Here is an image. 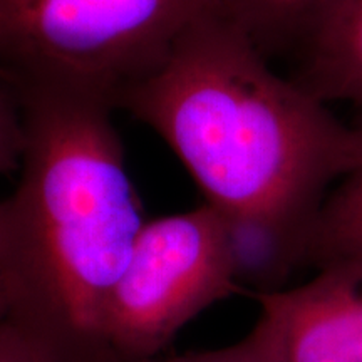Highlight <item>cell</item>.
<instances>
[{
  "mask_svg": "<svg viewBox=\"0 0 362 362\" xmlns=\"http://www.w3.org/2000/svg\"><path fill=\"white\" fill-rule=\"evenodd\" d=\"M24 143L21 99L6 81L0 79V175L19 168Z\"/></svg>",
  "mask_w": 362,
  "mask_h": 362,
  "instance_id": "obj_9",
  "label": "cell"
},
{
  "mask_svg": "<svg viewBox=\"0 0 362 362\" xmlns=\"http://www.w3.org/2000/svg\"><path fill=\"white\" fill-rule=\"evenodd\" d=\"M238 292L216 208L146 221L111 293L107 341L121 362H156L194 317Z\"/></svg>",
  "mask_w": 362,
  "mask_h": 362,
  "instance_id": "obj_4",
  "label": "cell"
},
{
  "mask_svg": "<svg viewBox=\"0 0 362 362\" xmlns=\"http://www.w3.org/2000/svg\"><path fill=\"white\" fill-rule=\"evenodd\" d=\"M21 181L0 202L6 319L45 362H121L107 305L146 223L111 107L17 93Z\"/></svg>",
  "mask_w": 362,
  "mask_h": 362,
  "instance_id": "obj_1",
  "label": "cell"
},
{
  "mask_svg": "<svg viewBox=\"0 0 362 362\" xmlns=\"http://www.w3.org/2000/svg\"><path fill=\"white\" fill-rule=\"evenodd\" d=\"M257 334L275 362H362V264L319 270L291 291L253 296Z\"/></svg>",
  "mask_w": 362,
  "mask_h": 362,
  "instance_id": "obj_5",
  "label": "cell"
},
{
  "mask_svg": "<svg viewBox=\"0 0 362 362\" xmlns=\"http://www.w3.org/2000/svg\"><path fill=\"white\" fill-rule=\"evenodd\" d=\"M156 362H275L265 342L255 330L233 346L214 351L187 352Z\"/></svg>",
  "mask_w": 362,
  "mask_h": 362,
  "instance_id": "obj_10",
  "label": "cell"
},
{
  "mask_svg": "<svg viewBox=\"0 0 362 362\" xmlns=\"http://www.w3.org/2000/svg\"><path fill=\"white\" fill-rule=\"evenodd\" d=\"M119 110L160 134L205 203L232 218L310 228L327 185L362 166V126L275 74L225 12L194 22Z\"/></svg>",
  "mask_w": 362,
  "mask_h": 362,
  "instance_id": "obj_2",
  "label": "cell"
},
{
  "mask_svg": "<svg viewBox=\"0 0 362 362\" xmlns=\"http://www.w3.org/2000/svg\"><path fill=\"white\" fill-rule=\"evenodd\" d=\"M0 362H45L6 317H0Z\"/></svg>",
  "mask_w": 362,
  "mask_h": 362,
  "instance_id": "obj_11",
  "label": "cell"
},
{
  "mask_svg": "<svg viewBox=\"0 0 362 362\" xmlns=\"http://www.w3.org/2000/svg\"><path fill=\"white\" fill-rule=\"evenodd\" d=\"M225 0H0V79L119 110Z\"/></svg>",
  "mask_w": 362,
  "mask_h": 362,
  "instance_id": "obj_3",
  "label": "cell"
},
{
  "mask_svg": "<svg viewBox=\"0 0 362 362\" xmlns=\"http://www.w3.org/2000/svg\"><path fill=\"white\" fill-rule=\"evenodd\" d=\"M325 0H225V13L245 30L262 52L302 42Z\"/></svg>",
  "mask_w": 362,
  "mask_h": 362,
  "instance_id": "obj_8",
  "label": "cell"
},
{
  "mask_svg": "<svg viewBox=\"0 0 362 362\" xmlns=\"http://www.w3.org/2000/svg\"><path fill=\"white\" fill-rule=\"evenodd\" d=\"M362 264V166L344 176L312 221L305 265Z\"/></svg>",
  "mask_w": 362,
  "mask_h": 362,
  "instance_id": "obj_7",
  "label": "cell"
},
{
  "mask_svg": "<svg viewBox=\"0 0 362 362\" xmlns=\"http://www.w3.org/2000/svg\"><path fill=\"white\" fill-rule=\"evenodd\" d=\"M7 310V296H6V280H4L2 260H0V317H6Z\"/></svg>",
  "mask_w": 362,
  "mask_h": 362,
  "instance_id": "obj_12",
  "label": "cell"
},
{
  "mask_svg": "<svg viewBox=\"0 0 362 362\" xmlns=\"http://www.w3.org/2000/svg\"><path fill=\"white\" fill-rule=\"evenodd\" d=\"M300 44L304 62L293 81L324 104L362 106V0H325Z\"/></svg>",
  "mask_w": 362,
  "mask_h": 362,
  "instance_id": "obj_6",
  "label": "cell"
}]
</instances>
